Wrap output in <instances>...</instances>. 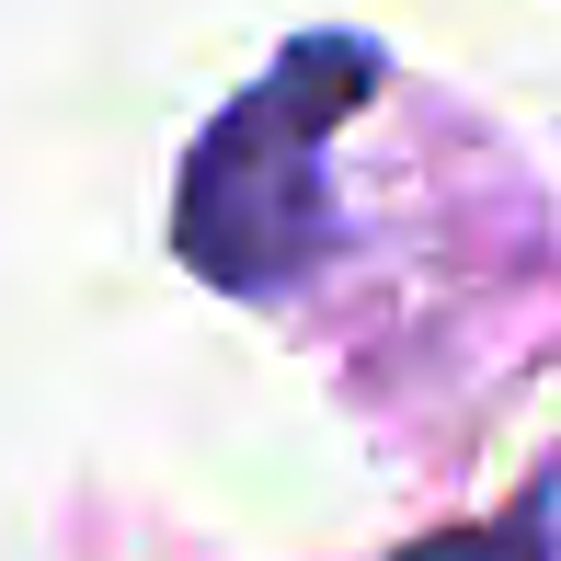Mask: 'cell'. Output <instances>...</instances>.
I'll list each match as a JSON object with an SVG mask.
<instances>
[{
	"instance_id": "6da1fadb",
	"label": "cell",
	"mask_w": 561,
	"mask_h": 561,
	"mask_svg": "<svg viewBox=\"0 0 561 561\" xmlns=\"http://www.w3.org/2000/svg\"><path fill=\"white\" fill-rule=\"evenodd\" d=\"M390 81L367 35H298L264 81L229 104L184 161L172 195V241L184 264L229 298H287L298 275L333 252V126Z\"/></svg>"
},
{
	"instance_id": "7a4b0ae2",
	"label": "cell",
	"mask_w": 561,
	"mask_h": 561,
	"mask_svg": "<svg viewBox=\"0 0 561 561\" xmlns=\"http://www.w3.org/2000/svg\"><path fill=\"white\" fill-rule=\"evenodd\" d=\"M550 504H561V481H527V504L504 527H481V539H424L401 561H550Z\"/></svg>"
}]
</instances>
